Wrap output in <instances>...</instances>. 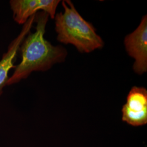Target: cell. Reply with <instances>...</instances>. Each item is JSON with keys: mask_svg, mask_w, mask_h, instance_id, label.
I'll return each mask as SVG.
<instances>
[{"mask_svg": "<svg viewBox=\"0 0 147 147\" xmlns=\"http://www.w3.org/2000/svg\"><path fill=\"white\" fill-rule=\"evenodd\" d=\"M49 16L47 13H37L34 22L36 31L28 33L21 43L19 50L21 62L16 66L14 73L9 78L7 85L19 82L26 79L33 71H45L57 63L64 62L67 51L62 46H53L44 38Z\"/></svg>", "mask_w": 147, "mask_h": 147, "instance_id": "6da1fadb", "label": "cell"}, {"mask_svg": "<svg viewBox=\"0 0 147 147\" xmlns=\"http://www.w3.org/2000/svg\"><path fill=\"white\" fill-rule=\"evenodd\" d=\"M63 12L55 16L57 39L71 44L80 53H88L102 49L104 42L94 26L79 14L71 1H63Z\"/></svg>", "mask_w": 147, "mask_h": 147, "instance_id": "7a4b0ae2", "label": "cell"}, {"mask_svg": "<svg viewBox=\"0 0 147 147\" xmlns=\"http://www.w3.org/2000/svg\"><path fill=\"white\" fill-rule=\"evenodd\" d=\"M124 44L127 54L135 60L133 70L140 75L147 71V16L135 31L124 38Z\"/></svg>", "mask_w": 147, "mask_h": 147, "instance_id": "3957f363", "label": "cell"}, {"mask_svg": "<svg viewBox=\"0 0 147 147\" xmlns=\"http://www.w3.org/2000/svg\"><path fill=\"white\" fill-rule=\"evenodd\" d=\"M122 121L133 126L147 123V90L143 87L134 86L123 106Z\"/></svg>", "mask_w": 147, "mask_h": 147, "instance_id": "277c9868", "label": "cell"}, {"mask_svg": "<svg viewBox=\"0 0 147 147\" xmlns=\"http://www.w3.org/2000/svg\"><path fill=\"white\" fill-rule=\"evenodd\" d=\"M60 2L59 0H11L10 5L14 21L24 25L31 16L40 10L54 19Z\"/></svg>", "mask_w": 147, "mask_h": 147, "instance_id": "5b68a950", "label": "cell"}, {"mask_svg": "<svg viewBox=\"0 0 147 147\" xmlns=\"http://www.w3.org/2000/svg\"><path fill=\"white\" fill-rule=\"evenodd\" d=\"M35 15L31 16L24 25L20 33L16 39L11 42L8 47L7 52L3 54L0 61V95L2 94V90L7 85L9 79L8 73L11 69L16 68L14 65L16 58L17 53L19 50L21 43L25 37L30 32L31 28L34 22Z\"/></svg>", "mask_w": 147, "mask_h": 147, "instance_id": "8992f818", "label": "cell"}]
</instances>
